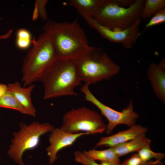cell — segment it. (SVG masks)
Segmentation results:
<instances>
[{
	"label": "cell",
	"mask_w": 165,
	"mask_h": 165,
	"mask_svg": "<svg viewBox=\"0 0 165 165\" xmlns=\"http://www.w3.org/2000/svg\"><path fill=\"white\" fill-rule=\"evenodd\" d=\"M48 1L46 0H37L35 4L37 6L39 15L43 20H46L47 19V16L46 10V6Z\"/></svg>",
	"instance_id": "obj_23"
},
{
	"label": "cell",
	"mask_w": 165,
	"mask_h": 165,
	"mask_svg": "<svg viewBox=\"0 0 165 165\" xmlns=\"http://www.w3.org/2000/svg\"><path fill=\"white\" fill-rule=\"evenodd\" d=\"M150 146L145 147L138 152L137 154L143 163L150 161L152 159L161 160L165 158L164 153L153 152L151 149Z\"/></svg>",
	"instance_id": "obj_20"
},
{
	"label": "cell",
	"mask_w": 165,
	"mask_h": 165,
	"mask_svg": "<svg viewBox=\"0 0 165 165\" xmlns=\"http://www.w3.org/2000/svg\"><path fill=\"white\" fill-rule=\"evenodd\" d=\"M163 163L161 160H156L155 161H149L147 162L142 163L141 165H161Z\"/></svg>",
	"instance_id": "obj_25"
},
{
	"label": "cell",
	"mask_w": 165,
	"mask_h": 165,
	"mask_svg": "<svg viewBox=\"0 0 165 165\" xmlns=\"http://www.w3.org/2000/svg\"><path fill=\"white\" fill-rule=\"evenodd\" d=\"M88 25L97 30L102 36L113 43L121 44L127 49L132 48L141 35L139 27L140 17L132 26L123 30H112L97 23L92 17L81 15Z\"/></svg>",
	"instance_id": "obj_9"
},
{
	"label": "cell",
	"mask_w": 165,
	"mask_h": 165,
	"mask_svg": "<svg viewBox=\"0 0 165 165\" xmlns=\"http://www.w3.org/2000/svg\"><path fill=\"white\" fill-rule=\"evenodd\" d=\"M16 44L20 49L25 50L28 48L32 43L31 35L30 32L24 28H20L16 34Z\"/></svg>",
	"instance_id": "obj_19"
},
{
	"label": "cell",
	"mask_w": 165,
	"mask_h": 165,
	"mask_svg": "<svg viewBox=\"0 0 165 165\" xmlns=\"http://www.w3.org/2000/svg\"><path fill=\"white\" fill-rule=\"evenodd\" d=\"M94 134L91 132L72 133L60 127L55 128L50 132L49 139V145L46 149L50 164H53L57 159V154L61 149L72 145L76 140L84 135Z\"/></svg>",
	"instance_id": "obj_10"
},
{
	"label": "cell",
	"mask_w": 165,
	"mask_h": 165,
	"mask_svg": "<svg viewBox=\"0 0 165 165\" xmlns=\"http://www.w3.org/2000/svg\"><path fill=\"white\" fill-rule=\"evenodd\" d=\"M106 0H68V4L75 8L80 14L94 18Z\"/></svg>",
	"instance_id": "obj_14"
},
{
	"label": "cell",
	"mask_w": 165,
	"mask_h": 165,
	"mask_svg": "<svg viewBox=\"0 0 165 165\" xmlns=\"http://www.w3.org/2000/svg\"><path fill=\"white\" fill-rule=\"evenodd\" d=\"M165 22V9L159 11L152 16L146 24L145 29Z\"/></svg>",
	"instance_id": "obj_22"
},
{
	"label": "cell",
	"mask_w": 165,
	"mask_h": 165,
	"mask_svg": "<svg viewBox=\"0 0 165 165\" xmlns=\"http://www.w3.org/2000/svg\"><path fill=\"white\" fill-rule=\"evenodd\" d=\"M83 152L86 155L95 161L120 162L119 157L117 155L112 147L102 150L93 149Z\"/></svg>",
	"instance_id": "obj_16"
},
{
	"label": "cell",
	"mask_w": 165,
	"mask_h": 165,
	"mask_svg": "<svg viewBox=\"0 0 165 165\" xmlns=\"http://www.w3.org/2000/svg\"><path fill=\"white\" fill-rule=\"evenodd\" d=\"M147 132V129L146 127L139 124H135L125 130L109 136L101 137L95 144L94 148L104 145L113 147L139 136L145 135Z\"/></svg>",
	"instance_id": "obj_11"
},
{
	"label": "cell",
	"mask_w": 165,
	"mask_h": 165,
	"mask_svg": "<svg viewBox=\"0 0 165 165\" xmlns=\"http://www.w3.org/2000/svg\"><path fill=\"white\" fill-rule=\"evenodd\" d=\"M165 7V0H145L140 18L142 20H147Z\"/></svg>",
	"instance_id": "obj_17"
},
{
	"label": "cell",
	"mask_w": 165,
	"mask_h": 165,
	"mask_svg": "<svg viewBox=\"0 0 165 165\" xmlns=\"http://www.w3.org/2000/svg\"><path fill=\"white\" fill-rule=\"evenodd\" d=\"M89 86L84 84L81 88V91L84 94L85 100L96 106L107 119L108 123L105 131L107 134H111L118 125L124 124L130 127L135 124L139 115L134 111L132 99L126 108L121 111H118L100 101L91 92Z\"/></svg>",
	"instance_id": "obj_8"
},
{
	"label": "cell",
	"mask_w": 165,
	"mask_h": 165,
	"mask_svg": "<svg viewBox=\"0 0 165 165\" xmlns=\"http://www.w3.org/2000/svg\"><path fill=\"white\" fill-rule=\"evenodd\" d=\"M44 88V99L78 95L81 84L75 60L57 58L45 70L39 80Z\"/></svg>",
	"instance_id": "obj_2"
},
{
	"label": "cell",
	"mask_w": 165,
	"mask_h": 165,
	"mask_svg": "<svg viewBox=\"0 0 165 165\" xmlns=\"http://www.w3.org/2000/svg\"><path fill=\"white\" fill-rule=\"evenodd\" d=\"M43 30L50 39L58 58L76 60L90 46L78 19L69 22L48 20Z\"/></svg>",
	"instance_id": "obj_1"
},
{
	"label": "cell",
	"mask_w": 165,
	"mask_h": 165,
	"mask_svg": "<svg viewBox=\"0 0 165 165\" xmlns=\"http://www.w3.org/2000/svg\"><path fill=\"white\" fill-rule=\"evenodd\" d=\"M106 125L97 111L82 106L73 108L66 112L63 118L61 128L68 132H91L94 134L105 131Z\"/></svg>",
	"instance_id": "obj_7"
},
{
	"label": "cell",
	"mask_w": 165,
	"mask_h": 165,
	"mask_svg": "<svg viewBox=\"0 0 165 165\" xmlns=\"http://www.w3.org/2000/svg\"><path fill=\"white\" fill-rule=\"evenodd\" d=\"M7 89V85L0 83V97L5 93Z\"/></svg>",
	"instance_id": "obj_26"
},
{
	"label": "cell",
	"mask_w": 165,
	"mask_h": 165,
	"mask_svg": "<svg viewBox=\"0 0 165 165\" xmlns=\"http://www.w3.org/2000/svg\"><path fill=\"white\" fill-rule=\"evenodd\" d=\"M19 125L20 130L13 134L7 153L18 165H25L22 158L24 153L37 147L41 137L51 132L55 127L50 123L36 121L29 124L21 122Z\"/></svg>",
	"instance_id": "obj_6"
},
{
	"label": "cell",
	"mask_w": 165,
	"mask_h": 165,
	"mask_svg": "<svg viewBox=\"0 0 165 165\" xmlns=\"http://www.w3.org/2000/svg\"><path fill=\"white\" fill-rule=\"evenodd\" d=\"M151 141L145 135L139 136L124 143L112 147L119 157L150 145Z\"/></svg>",
	"instance_id": "obj_15"
},
{
	"label": "cell",
	"mask_w": 165,
	"mask_h": 165,
	"mask_svg": "<svg viewBox=\"0 0 165 165\" xmlns=\"http://www.w3.org/2000/svg\"><path fill=\"white\" fill-rule=\"evenodd\" d=\"M142 161L137 153L132 155L126 159L121 165H141Z\"/></svg>",
	"instance_id": "obj_24"
},
{
	"label": "cell",
	"mask_w": 165,
	"mask_h": 165,
	"mask_svg": "<svg viewBox=\"0 0 165 165\" xmlns=\"http://www.w3.org/2000/svg\"><path fill=\"white\" fill-rule=\"evenodd\" d=\"M101 165H121L120 162H101Z\"/></svg>",
	"instance_id": "obj_29"
},
{
	"label": "cell",
	"mask_w": 165,
	"mask_h": 165,
	"mask_svg": "<svg viewBox=\"0 0 165 165\" xmlns=\"http://www.w3.org/2000/svg\"></svg>",
	"instance_id": "obj_31"
},
{
	"label": "cell",
	"mask_w": 165,
	"mask_h": 165,
	"mask_svg": "<svg viewBox=\"0 0 165 165\" xmlns=\"http://www.w3.org/2000/svg\"><path fill=\"white\" fill-rule=\"evenodd\" d=\"M74 155L75 161L82 165H101L86 155L83 152L77 151L74 152Z\"/></svg>",
	"instance_id": "obj_21"
},
{
	"label": "cell",
	"mask_w": 165,
	"mask_h": 165,
	"mask_svg": "<svg viewBox=\"0 0 165 165\" xmlns=\"http://www.w3.org/2000/svg\"><path fill=\"white\" fill-rule=\"evenodd\" d=\"M7 85L8 89L13 93L27 115L35 117L36 110L32 103L31 98V94L35 86L32 84L24 87L18 81L9 83Z\"/></svg>",
	"instance_id": "obj_13"
},
{
	"label": "cell",
	"mask_w": 165,
	"mask_h": 165,
	"mask_svg": "<svg viewBox=\"0 0 165 165\" xmlns=\"http://www.w3.org/2000/svg\"><path fill=\"white\" fill-rule=\"evenodd\" d=\"M1 18L0 17V20H1Z\"/></svg>",
	"instance_id": "obj_30"
},
{
	"label": "cell",
	"mask_w": 165,
	"mask_h": 165,
	"mask_svg": "<svg viewBox=\"0 0 165 165\" xmlns=\"http://www.w3.org/2000/svg\"><path fill=\"white\" fill-rule=\"evenodd\" d=\"M38 15H39V13L38 8L36 4L35 3V7L33 13V20H36L37 19Z\"/></svg>",
	"instance_id": "obj_28"
},
{
	"label": "cell",
	"mask_w": 165,
	"mask_h": 165,
	"mask_svg": "<svg viewBox=\"0 0 165 165\" xmlns=\"http://www.w3.org/2000/svg\"><path fill=\"white\" fill-rule=\"evenodd\" d=\"M75 60L81 82L89 85L109 80L120 70V66L100 47L90 46Z\"/></svg>",
	"instance_id": "obj_3"
},
{
	"label": "cell",
	"mask_w": 165,
	"mask_h": 165,
	"mask_svg": "<svg viewBox=\"0 0 165 165\" xmlns=\"http://www.w3.org/2000/svg\"><path fill=\"white\" fill-rule=\"evenodd\" d=\"M145 0H136L128 6H120L117 0H106L94 19L112 30H123L132 26L140 17Z\"/></svg>",
	"instance_id": "obj_5"
},
{
	"label": "cell",
	"mask_w": 165,
	"mask_h": 165,
	"mask_svg": "<svg viewBox=\"0 0 165 165\" xmlns=\"http://www.w3.org/2000/svg\"><path fill=\"white\" fill-rule=\"evenodd\" d=\"M12 31V30H9L6 33L3 35H0V40L8 38L11 35Z\"/></svg>",
	"instance_id": "obj_27"
},
{
	"label": "cell",
	"mask_w": 165,
	"mask_h": 165,
	"mask_svg": "<svg viewBox=\"0 0 165 165\" xmlns=\"http://www.w3.org/2000/svg\"><path fill=\"white\" fill-rule=\"evenodd\" d=\"M0 108L12 109L22 114L27 115L26 111L18 102L13 93L8 89L0 97Z\"/></svg>",
	"instance_id": "obj_18"
},
{
	"label": "cell",
	"mask_w": 165,
	"mask_h": 165,
	"mask_svg": "<svg viewBox=\"0 0 165 165\" xmlns=\"http://www.w3.org/2000/svg\"><path fill=\"white\" fill-rule=\"evenodd\" d=\"M147 76L153 92L158 99L165 102V60L159 64L151 63L147 71Z\"/></svg>",
	"instance_id": "obj_12"
},
{
	"label": "cell",
	"mask_w": 165,
	"mask_h": 165,
	"mask_svg": "<svg viewBox=\"0 0 165 165\" xmlns=\"http://www.w3.org/2000/svg\"><path fill=\"white\" fill-rule=\"evenodd\" d=\"M33 46L27 53L22 67V81L25 87L39 81L44 71L57 58L49 37L43 33L32 41Z\"/></svg>",
	"instance_id": "obj_4"
}]
</instances>
